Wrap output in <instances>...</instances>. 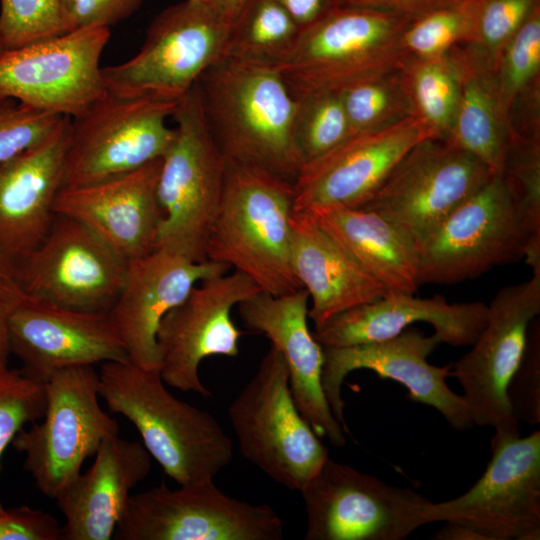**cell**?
<instances>
[{
    "label": "cell",
    "mask_w": 540,
    "mask_h": 540,
    "mask_svg": "<svg viewBox=\"0 0 540 540\" xmlns=\"http://www.w3.org/2000/svg\"><path fill=\"white\" fill-rule=\"evenodd\" d=\"M211 134L228 162L294 183L304 161L298 100L270 66L220 58L197 81Z\"/></svg>",
    "instance_id": "obj_1"
},
{
    "label": "cell",
    "mask_w": 540,
    "mask_h": 540,
    "mask_svg": "<svg viewBox=\"0 0 540 540\" xmlns=\"http://www.w3.org/2000/svg\"><path fill=\"white\" fill-rule=\"evenodd\" d=\"M98 375L100 398L134 425L150 456L178 485L214 479L232 461L233 442L218 420L173 396L159 370L111 361Z\"/></svg>",
    "instance_id": "obj_2"
},
{
    "label": "cell",
    "mask_w": 540,
    "mask_h": 540,
    "mask_svg": "<svg viewBox=\"0 0 540 540\" xmlns=\"http://www.w3.org/2000/svg\"><path fill=\"white\" fill-rule=\"evenodd\" d=\"M410 22L390 12L335 6L301 28L289 50L270 67L296 99L340 93L404 68L411 56L402 37Z\"/></svg>",
    "instance_id": "obj_3"
},
{
    "label": "cell",
    "mask_w": 540,
    "mask_h": 540,
    "mask_svg": "<svg viewBox=\"0 0 540 540\" xmlns=\"http://www.w3.org/2000/svg\"><path fill=\"white\" fill-rule=\"evenodd\" d=\"M293 183L227 161L222 201L206 259L229 266L272 295L301 287L291 265Z\"/></svg>",
    "instance_id": "obj_4"
},
{
    "label": "cell",
    "mask_w": 540,
    "mask_h": 540,
    "mask_svg": "<svg viewBox=\"0 0 540 540\" xmlns=\"http://www.w3.org/2000/svg\"><path fill=\"white\" fill-rule=\"evenodd\" d=\"M171 117L175 134L162 156L158 178L163 219L155 249L204 262L223 197L227 160L209 129L197 83L178 101Z\"/></svg>",
    "instance_id": "obj_5"
},
{
    "label": "cell",
    "mask_w": 540,
    "mask_h": 540,
    "mask_svg": "<svg viewBox=\"0 0 540 540\" xmlns=\"http://www.w3.org/2000/svg\"><path fill=\"white\" fill-rule=\"evenodd\" d=\"M227 413L243 457L289 490L300 491L329 457L298 411L287 366L272 345Z\"/></svg>",
    "instance_id": "obj_6"
},
{
    "label": "cell",
    "mask_w": 540,
    "mask_h": 540,
    "mask_svg": "<svg viewBox=\"0 0 540 540\" xmlns=\"http://www.w3.org/2000/svg\"><path fill=\"white\" fill-rule=\"evenodd\" d=\"M230 30L211 2L171 5L150 23L133 57L102 67L104 87L120 97L179 101L222 58Z\"/></svg>",
    "instance_id": "obj_7"
},
{
    "label": "cell",
    "mask_w": 540,
    "mask_h": 540,
    "mask_svg": "<svg viewBox=\"0 0 540 540\" xmlns=\"http://www.w3.org/2000/svg\"><path fill=\"white\" fill-rule=\"evenodd\" d=\"M98 382L93 366L53 374L45 382L40 422L23 428L11 443L24 454V469L46 497L55 499L100 445L119 433L117 421L100 406Z\"/></svg>",
    "instance_id": "obj_8"
},
{
    "label": "cell",
    "mask_w": 540,
    "mask_h": 540,
    "mask_svg": "<svg viewBox=\"0 0 540 540\" xmlns=\"http://www.w3.org/2000/svg\"><path fill=\"white\" fill-rule=\"evenodd\" d=\"M281 517L269 505L222 492L214 479L164 483L131 495L113 537L117 540H281Z\"/></svg>",
    "instance_id": "obj_9"
},
{
    "label": "cell",
    "mask_w": 540,
    "mask_h": 540,
    "mask_svg": "<svg viewBox=\"0 0 540 540\" xmlns=\"http://www.w3.org/2000/svg\"><path fill=\"white\" fill-rule=\"evenodd\" d=\"M299 492L305 540H402L427 524L432 503L329 457Z\"/></svg>",
    "instance_id": "obj_10"
},
{
    "label": "cell",
    "mask_w": 540,
    "mask_h": 540,
    "mask_svg": "<svg viewBox=\"0 0 540 540\" xmlns=\"http://www.w3.org/2000/svg\"><path fill=\"white\" fill-rule=\"evenodd\" d=\"M177 104L106 91L71 118L62 188L96 183L161 158L174 138V128L166 121Z\"/></svg>",
    "instance_id": "obj_11"
},
{
    "label": "cell",
    "mask_w": 540,
    "mask_h": 540,
    "mask_svg": "<svg viewBox=\"0 0 540 540\" xmlns=\"http://www.w3.org/2000/svg\"><path fill=\"white\" fill-rule=\"evenodd\" d=\"M492 456L464 494L431 503L426 521L457 522L488 540L540 539V431L521 437L495 430Z\"/></svg>",
    "instance_id": "obj_12"
},
{
    "label": "cell",
    "mask_w": 540,
    "mask_h": 540,
    "mask_svg": "<svg viewBox=\"0 0 540 540\" xmlns=\"http://www.w3.org/2000/svg\"><path fill=\"white\" fill-rule=\"evenodd\" d=\"M417 244L419 283L453 284L524 258L527 237L494 175Z\"/></svg>",
    "instance_id": "obj_13"
},
{
    "label": "cell",
    "mask_w": 540,
    "mask_h": 540,
    "mask_svg": "<svg viewBox=\"0 0 540 540\" xmlns=\"http://www.w3.org/2000/svg\"><path fill=\"white\" fill-rule=\"evenodd\" d=\"M127 263L83 223L56 215L42 242L16 263V273L29 299L108 313L124 286Z\"/></svg>",
    "instance_id": "obj_14"
},
{
    "label": "cell",
    "mask_w": 540,
    "mask_h": 540,
    "mask_svg": "<svg viewBox=\"0 0 540 540\" xmlns=\"http://www.w3.org/2000/svg\"><path fill=\"white\" fill-rule=\"evenodd\" d=\"M539 313L540 275L502 287L488 305L487 322L472 349L451 368L474 425L520 435L506 391L521 361L529 325Z\"/></svg>",
    "instance_id": "obj_15"
},
{
    "label": "cell",
    "mask_w": 540,
    "mask_h": 540,
    "mask_svg": "<svg viewBox=\"0 0 540 540\" xmlns=\"http://www.w3.org/2000/svg\"><path fill=\"white\" fill-rule=\"evenodd\" d=\"M108 27L88 26L0 54V96L70 118L106 89L100 58Z\"/></svg>",
    "instance_id": "obj_16"
},
{
    "label": "cell",
    "mask_w": 540,
    "mask_h": 540,
    "mask_svg": "<svg viewBox=\"0 0 540 540\" xmlns=\"http://www.w3.org/2000/svg\"><path fill=\"white\" fill-rule=\"evenodd\" d=\"M494 174L478 158L448 140L414 145L362 206L420 241Z\"/></svg>",
    "instance_id": "obj_17"
},
{
    "label": "cell",
    "mask_w": 540,
    "mask_h": 540,
    "mask_svg": "<svg viewBox=\"0 0 540 540\" xmlns=\"http://www.w3.org/2000/svg\"><path fill=\"white\" fill-rule=\"evenodd\" d=\"M262 291L249 277L224 273L197 283L161 320L156 340L164 383L204 397L212 393L199 377L202 360L237 357L242 332L232 320L234 306Z\"/></svg>",
    "instance_id": "obj_18"
},
{
    "label": "cell",
    "mask_w": 540,
    "mask_h": 540,
    "mask_svg": "<svg viewBox=\"0 0 540 540\" xmlns=\"http://www.w3.org/2000/svg\"><path fill=\"white\" fill-rule=\"evenodd\" d=\"M439 344L441 341L435 334L426 336L412 328L386 340L323 346L322 387L346 433L349 429L344 418L342 385L350 372L359 369L372 370L380 378L403 385L409 400L435 408L454 429L464 431L473 427L464 397L452 391L446 382L451 376V365L438 367L427 361Z\"/></svg>",
    "instance_id": "obj_19"
},
{
    "label": "cell",
    "mask_w": 540,
    "mask_h": 540,
    "mask_svg": "<svg viewBox=\"0 0 540 540\" xmlns=\"http://www.w3.org/2000/svg\"><path fill=\"white\" fill-rule=\"evenodd\" d=\"M435 138L415 115L383 129L349 136L301 168L294 188V211L316 207H362L398 161L418 142Z\"/></svg>",
    "instance_id": "obj_20"
},
{
    "label": "cell",
    "mask_w": 540,
    "mask_h": 540,
    "mask_svg": "<svg viewBox=\"0 0 540 540\" xmlns=\"http://www.w3.org/2000/svg\"><path fill=\"white\" fill-rule=\"evenodd\" d=\"M8 337L21 370L44 383L67 368L129 360L108 313L65 309L28 297L9 319Z\"/></svg>",
    "instance_id": "obj_21"
},
{
    "label": "cell",
    "mask_w": 540,
    "mask_h": 540,
    "mask_svg": "<svg viewBox=\"0 0 540 540\" xmlns=\"http://www.w3.org/2000/svg\"><path fill=\"white\" fill-rule=\"evenodd\" d=\"M309 294L300 288L283 295L259 291L238 304L246 328L266 336L282 355L294 403L320 438L336 446L346 444V431L335 418L321 377L323 346L308 327Z\"/></svg>",
    "instance_id": "obj_22"
},
{
    "label": "cell",
    "mask_w": 540,
    "mask_h": 540,
    "mask_svg": "<svg viewBox=\"0 0 540 540\" xmlns=\"http://www.w3.org/2000/svg\"><path fill=\"white\" fill-rule=\"evenodd\" d=\"M162 157L96 183L63 187L54 212L72 217L100 237L126 262L156 248L163 213L157 185Z\"/></svg>",
    "instance_id": "obj_23"
},
{
    "label": "cell",
    "mask_w": 540,
    "mask_h": 540,
    "mask_svg": "<svg viewBox=\"0 0 540 540\" xmlns=\"http://www.w3.org/2000/svg\"><path fill=\"white\" fill-rule=\"evenodd\" d=\"M229 269L225 264L193 262L161 249L129 261L124 286L108 312L129 361L159 370L156 335L163 317L197 283Z\"/></svg>",
    "instance_id": "obj_24"
},
{
    "label": "cell",
    "mask_w": 540,
    "mask_h": 540,
    "mask_svg": "<svg viewBox=\"0 0 540 540\" xmlns=\"http://www.w3.org/2000/svg\"><path fill=\"white\" fill-rule=\"evenodd\" d=\"M70 117L38 144L0 163V249L15 264L44 239L56 216Z\"/></svg>",
    "instance_id": "obj_25"
},
{
    "label": "cell",
    "mask_w": 540,
    "mask_h": 540,
    "mask_svg": "<svg viewBox=\"0 0 540 540\" xmlns=\"http://www.w3.org/2000/svg\"><path fill=\"white\" fill-rule=\"evenodd\" d=\"M487 317L488 305L480 301L450 304L439 295L418 298L389 291L332 317L313 336L322 346H350L386 340L416 322H427L441 343L461 347L475 342Z\"/></svg>",
    "instance_id": "obj_26"
},
{
    "label": "cell",
    "mask_w": 540,
    "mask_h": 540,
    "mask_svg": "<svg viewBox=\"0 0 540 540\" xmlns=\"http://www.w3.org/2000/svg\"><path fill=\"white\" fill-rule=\"evenodd\" d=\"M151 456L143 444L112 436L54 499L64 516L63 540H110L132 490L150 473Z\"/></svg>",
    "instance_id": "obj_27"
},
{
    "label": "cell",
    "mask_w": 540,
    "mask_h": 540,
    "mask_svg": "<svg viewBox=\"0 0 540 540\" xmlns=\"http://www.w3.org/2000/svg\"><path fill=\"white\" fill-rule=\"evenodd\" d=\"M290 225L291 265L312 301L308 318L315 329L389 292L366 274L308 212L293 211Z\"/></svg>",
    "instance_id": "obj_28"
},
{
    "label": "cell",
    "mask_w": 540,
    "mask_h": 540,
    "mask_svg": "<svg viewBox=\"0 0 540 540\" xmlns=\"http://www.w3.org/2000/svg\"><path fill=\"white\" fill-rule=\"evenodd\" d=\"M371 278L387 291L414 294L419 251L414 237L375 211L357 207H316L307 211Z\"/></svg>",
    "instance_id": "obj_29"
},
{
    "label": "cell",
    "mask_w": 540,
    "mask_h": 540,
    "mask_svg": "<svg viewBox=\"0 0 540 540\" xmlns=\"http://www.w3.org/2000/svg\"><path fill=\"white\" fill-rule=\"evenodd\" d=\"M458 74L457 110L449 137L500 175L511 136L495 60L481 46L462 43L447 52Z\"/></svg>",
    "instance_id": "obj_30"
},
{
    "label": "cell",
    "mask_w": 540,
    "mask_h": 540,
    "mask_svg": "<svg viewBox=\"0 0 540 540\" xmlns=\"http://www.w3.org/2000/svg\"><path fill=\"white\" fill-rule=\"evenodd\" d=\"M300 28L277 0H247L232 24L222 58L272 66Z\"/></svg>",
    "instance_id": "obj_31"
},
{
    "label": "cell",
    "mask_w": 540,
    "mask_h": 540,
    "mask_svg": "<svg viewBox=\"0 0 540 540\" xmlns=\"http://www.w3.org/2000/svg\"><path fill=\"white\" fill-rule=\"evenodd\" d=\"M402 73L413 115L423 121L435 138L446 140L459 96L458 74L449 54L411 57Z\"/></svg>",
    "instance_id": "obj_32"
},
{
    "label": "cell",
    "mask_w": 540,
    "mask_h": 540,
    "mask_svg": "<svg viewBox=\"0 0 540 540\" xmlns=\"http://www.w3.org/2000/svg\"><path fill=\"white\" fill-rule=\"evenodd\" d=\"M500 176L527 237L524 258L540 275V141L511 131Z\"/></svg>",
    "instance_id": "obj_33"
},
{
    "label": "cell",
    "mask_w": 540,
    "mask_h": 540,
    "mask_svg": "<svg viewBox=\"0 0 540 540\" xmlns=\"http://www.w3.org/2000/svg\"><path fill=\"white\" fill-rule=\"evenodd\" d=\"M339 95L351 135L383 129L413 115L402 69L360 81Z\"/></svg>",
    "instance_id": "obj_34"
},
{
    "label": "cell",
    "mask_w": 540,
    "mask_h": 540,
    "mask_svg": "<svg viewBox=\"0 0 540 540\" xmlns=\"http://www.w3.org/2000/svg\"><path fill=\"white\" fill-rule=\"evenodd\" d=\"M479 1L460 0L411 21L402 37L406 51L411 57L429 58L472 43Z\"/></svg>",
    "instance_id": "obj_35"
},
{
    "label": "cell",
    "mask_w": 540,
    "mask_h": 540,
    "mask_svg": "<svg viewBox=\"0 0 540 540\" xmlns=\"http://www.w3.org/2000/svg\"><path fill=\"white\" fill-rule=\"evenodd\" d=\"M72 28L60 0H0V43L17 49Z\"/></svg>",
    "instance_id": "obj_36"
},
{
    "label": "cell",
    "mask_w": 540,
    "mask_h": 540,
    "mask_svg": "<svg viewBox=\"0 0 540 540\" xmlns=\"http://www.w3.org/2000/svg\"><path fill=\"white\" fill-rule=\"evenodd\" d=\"M296 142L304 164L328 152L351 131L339 93L297 99Z\"/></svg>",
    "instance_id": "obj_37"
},
{
    "label": "cell",
    "mask_w": 540,
    "mask_h": 540,
    "mask_svg": "<svg viewBox=\"0 0 540 540\" xmlns=\"http://www.w3.org/2000/svg\"><path fill=\"white\" fill-rule=\"evenodd\" d=\"M496 69L503 109L509 112L515 99L539 79L540 5L538 4L501 51Z\"/></svg>",
    "instance_id": "obj_38"
},
{
    "label": "cell",
    "mask_w": 540,
    "mask_h": 540,
    "mask_svg": "<svg viewBox=\"0 0 540 540\" xmlns=\"http://www.w3.org/2000/svg\"><path fill=\"white\" fill-rule=\"evenodd\" d=\"M46 407L45 383L21 369L0 367V471L9 444L26 424L40 420ZM3 507L0 497V512Z\"/></svg>",
    "instance_id": "obj_39"
},
{
    "label": "cell",
    "mask_w": 540,
    "mask_h": 540,
    "mask_svg": "<svg viewBox=\"0 0 540 540\" xmlns=\"http://www.w3.org/2000/svg\"><path fill=\"white\" fill-rule=\"evenodd\" d=\"M67 116L33 108L9 99L0 104V163L38 144Z\"/></svg>",
    "instance_id": "obj_40"
},
{
    "label": "cell",
    "mask_w": 540,
    "mask_h": 540,
    "mask_svg": "<svg viewBox=\"0 0 540 540\" xmlns=\"http://www.w3.org/2000/svg\"><path fill=\"white\" fill-rule=\"evenodd\" d=\"M539 0H480L472 43L497 59Z\"/></svg>",
    "instance_id": "obj_41"
},
{
    "label": "cell",
    "mask_w": 540,
    "mask_h": 540,
    "mask_svg": "<svg viewBox=\"0 0 540 540\" xmlns=\"http://www.w3.org/2000/svg\"><path fill=\"white\" fill-rule=\"evenodd\" d=\"M507 398L516 420L540 424V322L534 318L528 328L521 361L508 386Z\"/></svg>",
    "instance_id": "obj_42"
},
{
    "label": "cell",
    "mask_w": 540,
    "mask_h": 540,
    "mask_svg": "<svg viewBox=\"0 0 540 540\" xmlns=\"http://www.w3.org/2000/svg\"><path fill=\"white\" fill-rule=\"evenodd\" d=\"M0 540H63V530L48 512L22 505L0 512Z\"/></svg>",
    "instance_id": "obj_43"
},
{
    "label": "cell",
    "mask_w": 540,
    "mask_h": 540,
    "mask_svg": "<svg viewBox=\"0 0 540 540\" xmlns=\"http://www.w3.org/2000/svg\"><path fill=\"white\" fill-rule=\"evenodd\" d=\"M144 0H74L68 12L73 29L110 27L131 16Z\"/></svg>",
    "instance_id": "obj_44"
},
{
    "label": "cell",
    "mask_w": 540,
    "mask_h": 540,
    "mask_svg": "<svg viewBox=\"0 0 540 540\" xmlns=\"http://www.w3.org/2000/svg\"><path fill=\"white\" fill-rule=\"evenodd\" d=\"M16 273V264L0 249V367L10 356L8 323L14 310L25 300Z\"/></svg>",
    "instance_id": "obj_45"
},
{
    "label": "cell",
    "mask_w": 540,
    "mask_h": 540,
    "mask_svg": "<svg viewBox=\"0 0 540 540\" xmlns=\"http://www.w3.org/2000/svg\"><path fill=\"white\" fill-rule=\"evenodd\" d=\"M460 0H335L338 6L373 9L401 15L413 21L437 8Z\"/></svg>",
    "instance_id": "obj_46"
},
{
    "label": "cell",
    "mask_w": 540,
    "mask_h": 540,
    "mask_svg": "<svg viewBox=\"0 0 540 540\" xmlns=\"http://www.w3.org/2000/svg\"><path fill=\"white\" fill-rule=\"evenodd\" d=\"M301 29L315 22L330 9L335 0H277Z\"/></svg>",
    "instance_id": "obj_47"
},
{
    "label": "cell",
    "mask_w": 540,
    "mask_h": 540,
    "mask_svg": "<svg viewBox=\"0 0 540 540\" xmlns=\"http://www.w3.org/2000/svg\"><path fill=\"white\" fill-rule=\"evenodd\" d=\"M438 530L434 540H488L483 534L465 524L448 521Z\"/></svg>",
    "instance_id": "obj_48"
},
{
    "label": "cell",
    "mask_w": 540,
    "mask_h": 540,
    "mask_svg": "<svg viewBox=\"0 0 540 540\" xmlns=\"http://www.w3.org/2000/svg\"><path fill=\"white\" fill-rule=\"evenodd\" d=\"M247 0H211L219 14L231 25L239 15Z\"/></svg>",
    "instance_id": "obj_49"
},
{
    "label": "cell",
    "mask_w": 540,
    "mask_h": 540,
    "mask_svg": "<svg viewBox=\"0 0 540 540\" xmlns=\"http://www.w3.org/2000/svg\"><path fill=\"white\" fill-rule=\"evenodd\" d=\"M74 0H60L63 8L65 9L67 16ZM70 23V22H69Z\"/></svg>",
    "instance_id": "obj_50"
},
{
    "label": "cell",
    "mask_w": 540,
    "mask_h": 540,
    "mask_svg": "<svg viewBox=\"0 0 540 540\" xmlns=\"http://www.w3.org/2000/svg\"><path fill=\"white\" fill-rule=\"evenodd\" d=\"M9 100V98H6V97H3V96H0V104Z\"/></svg>",
    "instance_id": "obj_51"
},
{
    "label": "cell",
    "mask_w": 540,
    "mask_h": 540,
    "mask_svg": "<svg viewBox=\"0 0 540 540\" xmlns=\"http://www.w3.org/2000/svg\"><path fill=\"white\" fill-rule=\"evenodd\" d=\"M189 1H194V2H210L211 0H189Z\"/></svg>",
    "instance_id": "obj_52"
},
{
    "label": "cell",
    "mask_w": 540,
    "mask_h": 540,
    "mask_svg": "<svg viewBox=\"0 0 540 540\" xmlns=\"http://www.w3.org/2000/svg\"><path fill=\"white\" fill-rule=\"evenodd\" d=\"M4 51H5V50H4V48L2 47V45H1V43H0V54H1L2 52H4Z\"/></svg>",
    "instance_id": "obj_53"
}]
</instances>
